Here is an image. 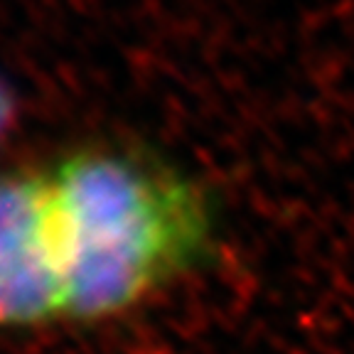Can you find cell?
Masks as SVG:
<instances>
[{
  "mask_svg": "<svg viewBox=\"0 0 354 354\" xmlns=\"http://www.w3.org/2000/svg\"><path fill=\"white\" fill-rule=\"evenodd\" d=\"M64 317L44 172H0V327Z\"/></svg>",
  "mask_w": 354,
  "mask_h": 354,
  "instance_id": "cell-2",
  "label": "cell"
},
{
  "mask_svg": "<svg viewBox=\"0 0 354 354\" xmlns=\"http://www.w3.org/2000/svg\"><path fill=\"white\" fill-rule=\"evenodd\" d=\"M44 183L64 317L126 313L209 251V199L158 158L88 145L44 170Z\"/></svg>",
  "mask_w": 354,
  "mask_h": 354,
  "instance_id": "cell-1",
  "label": "cell"
}]
</instances>
